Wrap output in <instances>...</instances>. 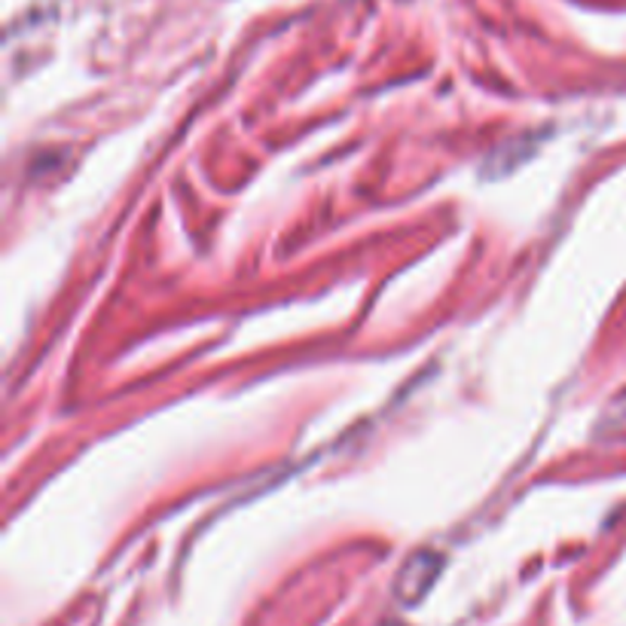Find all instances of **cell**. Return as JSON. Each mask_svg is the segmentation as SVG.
Returning <instances> with one entry per match:
<instances>
[]
</instances>
